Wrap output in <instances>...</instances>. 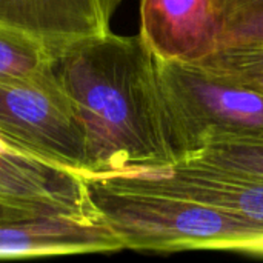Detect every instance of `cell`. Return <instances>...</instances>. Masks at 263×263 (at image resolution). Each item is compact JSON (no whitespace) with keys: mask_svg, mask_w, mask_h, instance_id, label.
I'll return each mask as SVG.
<instances>
[{"mask_svg":"<svg viewBox=\"0 0 263 263\" xmlns=\"http://www.w3.org/2000/svg\"><path fill=\"white\" fill-rule=\"evenodd\" d=\"M51 71L83 139V176L154 173L177 163L159 59L140 34L108 31L60 46Z\"/></svg>","mask_w":263,"mask_h":263,"instance_id":"obj_1","label":"cell"},{"mask_svg":"<svg viewBox=\"0 0 263 263\" xmlns=\"http://www.w3.org/2000/svg\"><path fill=\"white\" fill-rule=\"evenodd\" d=\"M83 177L97 216L125 250L251 253L263 243V223L240 214L143 186L129 174Z\"/></svg>","mask_w":263,"mask_h":263,"instance_id":"obj_2","label":"cell"},{"mask_svg":"<svg viewBox=\"0 0 263 263\" xmlns=\"http://www.w3.org/2000/svg\"><path fill=\"white\" fill-rule=\"evenodd\" d=\"M159 59V57H157ZM166 131L177 163L211 145L263 134V94L200 63L159 59Z\"/></svg>","mask_w":263,"mask_h":263,"instance_id":"obj_3","label":"cell"},{"mask_svg":"<svg viewBox=\"0 0 263 263\" xmlns=\"http://www.w3.org/2000/svg\"><path fill=\"white\" fill-rule=\"evenodd\" d=\"M0 134L83 174V139L55 80L0 79Z\"/></svg>","mask_w":263,"mask_h":263,"instance_id":"obj_4","label":"cell"},{"mask_svg":"<svg viewBox=\"0 0 263 263\" xmlns=\"http://www.w3.org/2000/svg\"><path fill=\"white\" fill-rule=\"evenodd\" d=\"M0 200L46 214L100 219L83 174L46 160L2 134Z\"/></svg>","mask_w":263,"mask_h":263,"instance_id":"obj_5","label":"cell"},{"mask_svg":"<svg viewBox=\"0 0 263 263\" xmlns=\"http://www.w3.org/2000/svg\"><path fill=\"white\" fill-rule=\"evenodd\" d=\"M220 0H140V35L162 60L197 63L223 40Z\"/></svg>","mask_w":263,"mask_h":263,"instance_id":"obj_6","label":"cell"},{"mask_svg":"<svg viewBox=\"0 0 263 263\" xmlns=\"http://www.w3.org/2000/svg\"><path fill=\"white\" fill-rule=\"evenodd\" d=\"M125 250L100 220L66 214H34L0 220V259L117 253Z\"/></svg>","mask_w":263,"mask_h":263,"instance_id":"obj_7","label":"cell"},{"mask_svg":"<svg viewBox=\"0 0 263 263\" xmlns=\"http://www.w3.org/2000/svg\"><path fill=\"white\" fill-rule=\"evenodd\" d=\"M143 186L203 202L263 223V177L216 166L197 159L168 170L129 174Z\"/></svg>","mask_w":263,"mask_h":263,"instance_id":"obj_8","label":"cell"},{"mask_svg":"<svg viewBox=\"0 0 263 263\" xmlns=\"http://www.w3.org/2000/svg\"><path fill=\"white\" fill-rule=\"evenodd\" d=\"M122 0H0V26L32 37L52 51L111 31Z\"/></svg>","mask_w":263,"mask_h":263,"instance_id":"obj_9","label":"cell"},{"mask_svg":"<svg viewBox=\"0 0 263 263\" xmlns=\"http://www.w3.org/2000/svg\"><path fill=\"white\" fill-rule=\"evenodd\" d=\"M52 49L45 43L0 26V79L52 82Z\"/></svg>","mask_w":263,"mask_h":263,"instance_id":"obj_10","label":"cell"},{"mask_svg":"<svg viewBox=\"0 0 263 263\" xmlns=\"http://www.w3.org/2000/svg\"><path fill=\"white\" fill-rule=\"evenodd\" d=\"M197 63L217 76L263 94V40L225 43Z\"/></svg>","mask_w":263,"mask_h":263,"instance_id":"obj_11","label":"cell"},{"mask_svg":"<svg viewBox=\"0 0 263 263\" xmlns=\"http://www.w3.org/2000/svg\"><path fill=\"white\" fill-rule=\"evenodd\" d=\"M196 159L216 166L263 177V134L211 145Z\"/></svg>","mask_w":263,"mask_h":263,"instance_id":"obj_12","label":"cell"},{"mask_svg":"<svg viewBox=\"0 0 263 263\" xmlns=\"http://www.w3.org/2000/svg\"><path fill=\"white\" fill-rule=\"evenodd\" d=\"M243 40H263V0L237 11L227 20L222 45Z\"/></svg>","mask_w":263,"mask_h":263,"instance_id":"obj_13","label":"cell"},{"mask_svg":"<svg viewBox=\"0 0 263 263\" xmlns=\"http://www.w3.org/2000/svg\"><path fill=\"white\" fill-rule=\"evenodd\" d=\"M34 214H46V213H39L29 208H23V206H17L12 203H6L0 200V220H12V219H22V217H28V216H34Z\"/></svg>","mask_w":263,"mask_h":263,"instance_id":"obj_14","label":"cell"},{"mask_svg":"<svg viewBox=\"0 0 263 263\" xmlns=\"http://www.w3.org/2000/svg\"><path fill=\"white\" fill-rule=\"evenodd\" d=\"M257 2H260V0H220V5H222V9L225 12L227 20H228L237 11L245 9V8H248V6H251V5H254Z\"/></svg>","mask_w":263,"mask_h":263,"instance_id":"obj_15","label":"cell"}]
</instances>
